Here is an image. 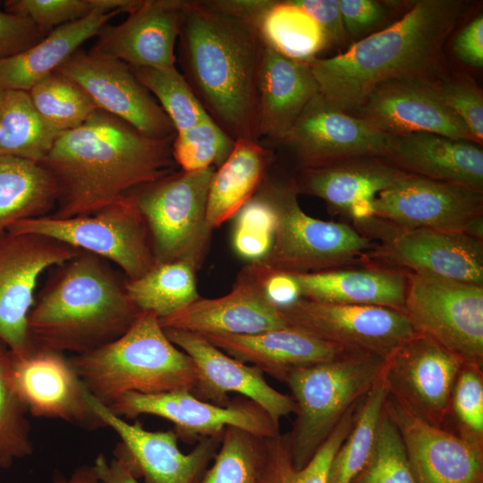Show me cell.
<instances>
[{
	"label": "cell",
	"mask_w": 483,
	"mask_h": 483,
	"mask_svg": "<svg viewBox=\"0 0 483 483\" xmlns=\"http://www.w3.org/2000/svg\"><path fill=\"white\" fill-rule=\"evenodd\" d=\"M60 134L38 112L29 91L0 90V157L40 164Z\"/></svg>",
	"instance_id": "34"
},
{
	"label": "cell",
	"mask_w": 483,
	"mask_h": 483,
	"mask_svg": "<svg viewBox=\"0 0 483 483\" xmlns=\"http://www.w3.org/2000/svg\"><path fill=\"white\" fill-rule=\"evenodd\" d=\"M45 36L30 19L0 9V59L25 51Z\"/></svg>",
	"instance_id": "49"
},
{
	"label": "cell",
	"mask_w": 483,
	"mask_h": 483,
	"mask_svg": "<svg viewBox=\"0 0 483 483\" xmlns=\"http://www.w3.org/2000/svg\"><path fill=\"white\" fill-rule=\"evenodd\" d=\"M131 68L159 103L176 132L187 130L209 116L176 65Z\"/></svg>",
	"instance_id": "41"
},
{
	"label": "cell",
	"mask_w": 483,
	"mask_h": 483,
	"mask_svg": "<svg viewBox=\"0 0 483 483\" xmlns=\"http://www.w3.org/2000/svg\"><path fill=\"white\" fill-rule=\"evenodd\" d=\"M106 407L123 419L144 414L164 418L174 424L177 437L187 444L222 435L227 427L240 428L262 438L280 433L279 425L257 403L244 397L221 406L199 399L190 390L128 392Z\"/></svg>",
	"instance_id": "14"
},
{
	"label": "cell",
	"mask_w": 483,
	"mask_h": 483,
	"mask_svg": "<svg viewBox=\"0 0 483 483\" xmlns=\"http://www.w3.org/2000/svg\"><path fill=\"white\" fill-rule=\"evenodd\" d=\"M29 93L40 115L61 133L78 128L97 109L77 83L56 71Z\"/></svg>",
	"instance_id": "40"
},
{
	"label": "cell",
	"mask_w": 483,
	"mask_h": 483,
	"mask_svg": "<svg viewBox=\"0 0 483 483\" xmlns=\"http://www.w3.org/2000/svg\"><path fill=\"white\" fill-rule=\"evenodd\" d=\"M247 267L267 299L279 309L301 298L300 286L292 274L275 270L262 261L250 263Z\"/></svg>",
	"instance_id": "50"
},
{
	"label": "cell",
	"mask_w": 483,
	"mask_h": 483,
	"mask_svg": "<svg viewBox=\"0 0 483 483\" xmlns=\"http://www.w3.org/2000/svg\"><path fill=\"white\" fill-rule=\"evenodd\" d=\"M1 90V89H0Z\"/></svg>",
	"instance_id": "57"
},
{
	"label": "cell",
	"mask_w": 483,
	"mask_h": 483,
	"mask_svg": "<svg viewBox=\"0 0 483 483\" xmlns=\"http://www.w3.org/2000/svg\"><path fill=\"white\" fill-rule=\"evenodd\" d=\"M265 44L258 29L186 0L178 37L182 74L207 114L234 140L257 139L258 91Z\"/></svg>",
	"instance_id": "3"
},
{
	"label": "cell",
	"mask_w": 483,
	"mask_h": 483,
	"mask_svg": "<svg viewBox=\"0 0 483 483\" xmlns=\"http://www.w3.org/2000/svg\"><path fill=\"white\" fill-rule=\"evenodd\" d=\"M349 38H358L380 24L386 16L383 4L374 0H338Z\"/></svg>",
	"instance_id": "51"
},
{
	"label": "cell",
	"mask_w": 483,
	"mask_h": 483,
	"mask_svg": "<svg viewBox=\"0 0 483 483\" xmlns=\"http://www.w3.org/2000/svg\"><path fill=\"white\" fill-rule=\"evenodd\" d=\"M319 25L327 47L342 45L349 38L343 22L338 0H292Z\"/></svg>",
	"instance_id": "52"
},
{
	"label": "cell",
	"mask_w": 483,
	"mask_h": 483,
	"mask_svg": "<svg viewBox=\"0 0 483 483\" xmlns=\"http://www.w3.org/2000/svg\"><path fill=\"white\" fill-rule=\"evenodd\" d=\"M172 143L97 108L80 126L62 132L40 163L56 186L49 216L91 215L173 174Z\"/></svg>",
	"instance_id": "1"
},
{
	"label": "cell",
	"mask_w": 483,
	"mask_h": 483,
	"mask_svg": "<svg viewBox=\"0 0 483 483\" xmlns=\"http://www.w3.org/2000/svg\"><path fill=\"white\" fill-rule=\"evenodd\" d=\"M120 12L96 10L78 21L61 25L33 47L0 59V89L30 91L56 71L79 47Z\"/></svg>",
	"instance_id": "31"
},
{
	"label": "cell",
	"mask_w": 483,
	"mask_h": 483,
	"mask_svg": "<svg viewBox=\"0 0 483 483\" xmlns=\"http://www.w3.org/2000/svg\"><path fill=\"white\" fill-rule=\"evenodd\" d=\"M196 267L184 260L155 264L139 278L125 281L127 294L140 311L163 319L200 296Z\"/></svg>",
	"instance_id": "35"
},
{
	"label": "cell",
	"mask_w": 483,
	"mask_h": 483,
	"mask_svg": "<svg viewBox=\"0 0 483 483\" xmlns=\"http://www.w3.org/2000/svg\"><path fill=\"white\" fill-rule=\"evenodd\" d=\"M465 362L417 332L384 359L381 374L390 397L418 419L445 428L453 386Z\"/></svg>",
	"instance_id": "12"
},
{
	"label": "cell",
	"mask_w": 483,
	"mask_h": 483,
	"mask_svg": "<svg viewBox=\"0 0 483 483\" xmlns=\"http://www.w3.org/2000/svg\"><path fill=\"white\" fill-rule=\"evenodd\" d=\"M94 469L101 483H140L125 464L117 457L108 460L99 453L94 461Z\"/></svg>",
	"instance_id": "55"
},
{
	"label": "cell",
	"mask_w": 483,
	"mask_h": 483,
	"mask_svg": "<svg viewBox=\"0 0 483 483\" xmlns=\"http://www.w3.org/2000/svg\"><path fill=\"white\" fill-rule=\"evenodd\" d=\"M89 402L106 427L120 437L114 456L120 459L142 483H196L214 459L222 435L197 442L194 448L183 453L179 438L173 429L149 431L139 422L130 423L112 412L91 394Z\"/></svg>",
	"instance_id": "19"
},
{
	"label": "cell",
	"mask_w": 483,
	"mask_h": 483,
	"mask_svg": "<svg viewBox=\"0 0 483 483\" xmlns=\"http://www.w3.org/2000/svg\"><path fill=\"white\" fill-rule=\"evenodd\" d=\"M360 402L343 415L325 443L301 469L292 462L288 432L265 438L267 460L263 483H326L331 461L351 430Z\"/></svg>",
	"instance_id": "38"
},
{
	"label": "cell",
	"mask_w": 483,
	"mask_h": 483,
	"mask_svg": "<svg viewBox=\"0 0 483 483\" xmlns=\"http://www.w3.org/2000/svg\"><path fill=\"white\" fill-rule=\"evenodd\" d=\"M9 373L33 416L59 419L89 430L106 427L89 402L90 393L64 353L37 346L24 356L9 351Z\"/></svg>",
	"instance_id": "20"
},
{
	"label": "cell",
	"mask_w": 483,
	"mask_h": 483,
	"mask_svg": "<svg viewBox=\"0 0 483 483\" xmlns=\"http://www.w3.org/2000/svg\"><path fill=\"white\" fill-rule=\"evenodd\" d=\"M28 409L17 393L9 373V349L0 340V467L6 469L17 459L33 453Z\"/></svg>",
	"instance_id": "42"
},
{
	"label": "cell",
	"mask_w": 483,
	"mask_h": 483,
	"mask_svg": "<svg viewBox=\"0 0 483 483\" xmlns=\"http://www.w3.org/2000/svg\"><path fill=\"white\" fill-rule=\"evenodd\" d=\"M465 9L460 0L415 2L401 19L344 52L308 62L319 94L352 114L385 82L430 80L442 67L444 45Z\"/></svg>",
	"instance_id": "2"
},
{
	"label": "cell",
	"mask_w": 483,
	"mask_h": 483,
	"mask_svg": "<svg viewBox=\"0 0 483 483\" xmlns=\"http://www.w3.org/2000/svg\"><path fill=\"white\" fill-rule=\"evenodd\" d=\"M258 192L271 205L276 219L272 248L261 260L269 267L296 274L369 263L377 242L346 224L306 214L293 180L263 182Z\"/></svg>",
	"instance_id": "7"
},
{
	"label": "cell",
	"mask_w": 483,
	"mask_h": 483,
	"mask_svg": "<svg viewBox=\"0 0 483 483\" xmlns=\"http://www.w3.org/2000/svg\"><path fill=\"white\" fill-rule=\"evenodd\" d=\"M266 460L265 438L227 427L212 465L196 483H263Z\"/></svg>",
	"instance_id": "39"
},
{
	"label": "cell",
	"mask_w": 483,
	"mask_h": 483,
	"mask_svg": "<svg viewBox=\"0 0 483 483\" xmlns=\"http://www.w3.org/2000/svg\"><path fill=\"white\" fill-rule=\"evenodd\" d=\"M462 436L483 443L482 366L465 362L453 386L449 419ZM448 423V422H447Z\"/></svg>",
	"instance_id": "47"
},
{
	"label": "cell",
	"mask_w": 483,
	"mask_h": 483,
	"mask_svg": "<svg viewBox=\"0 0 483 483\" xmlns=\"http://www.w3.org/2000/svg\"><path fill=\"white\" fill-rule=\"evenodd\" d=\"M392 139L368 121L333 106L318 92L277 143L293 154L299 169H307L359 157L384 159Z\"/></svg>",
	"instance_id": "18"
},
{
	"label": "cell",
	"mask_w": 483,
	"mask_h": 483,
	"mask_svg": "<svg viewBox=\"0 0 483 483\" xmlns=\"http://www.w3.org/2000/svg\"><path fill=\"white\" fill-rule=\"evenodd\" d=\"M455 55L464 64L483 66V16H477L464 26L453 41Z\"/></svg>",
	"instance_id": "53"
},
{
	"label": "cell",
	"mask_w": 483,
	"mask_h": 483,
	"mask_svg": "<svg viewBox=\"0 0 483 483\" xmlns=\"http://www.w3.org/2000/svg\"><path fill=\"white\" fill-rule=\"evenodd\" d=\"M352 114L391 136L428 132L477 142L466 124L443 102L430 80L385 82Z\"/></svg>",
	"instance_id": "23"
},
{
	"label": "cell",
	"mask_w": 483,
	"mask_h": 483,
	"mask_svg": "<svg viewBox=\"0 0 483 483\" xmlns=\"http://www.w3.org/2000/svg\"><path fill=\"white\" fill-rule=\"evenodd\" d=\"M55 483H101V481L93 465H80L68 479L59 478Z\"/></svg>",
	"instance_id": "56"
},
{
	"label": "cell",
	"mask_w": 483,
	"mask_h": 483,
	"mask_svg": "<svg viewBox=\"0 0 483 483\" xmlns=\"http://www.w3.org/2000/svg\"><path fill=\"white\" fill-rule=\"evenodd\" d=\"M403 172L379 157H359L299 169L292 179L298 193L323 199L335 213L347 214L358 200L374 198Z\"/></svg>",
	"instance_id": "30"
},
{
	"label": "cell",
	"mask_w": 483,
	"mask_h": 483,
	"mask_svg": "<svg viewBox=\"0 0 483 483\" xmlns=\"http://www.w3.org/2000/svg\"><path fill=\"white\" fill-rule=\"evenodd\" d=\"M139 0H10L4 10L30 19L45 35L96 10L126 12Z\"/></svg>",
	"instance_id": "44"
},
{
	"label": "cell",
	"mask_w": 483,
	"mask_h": 483,
	"mask_svg": "<svg viewBox=\"0 0 483 483\" xmlns=\"http://www.w3.org/2000/svg\"><path fill=\"white\" fill-rule=\"evenodd\" d=\"M351 483H416L399 429L385 408L373 451Z\"/></svg>",
	"instance_id": "45"
},
{
	"label": "cell",
	"mask_w": 483,
	"mask_h": 483,
	"mask_svg": "<svg viewBox=\"0 0 483 483\" xmlns=\"http://www.w3.org/2000/svg\"><path fill=\"white\" fill-rule=\"evenodd\" d=\"M211 8L246 21L257 29L274 0H204Z\"/></svg>",
	"instance_id": "54"
},
{
	"label": "cell",
	"mask_w": 483,
	"mask_h": 483,
	"mask_svg": "<svg viewBox=\"0 0 483 483\" xmlns=\"http://www.w3.org/2000/svg\"><path fill=\"white\" fill-rule=\"evenodd\" d=\"M273 160V152L252 139H237L233 149L211 178L207 219L211 228L233 218L257 193Z\"/></svg>",
	"instance_id": "32"
},
{
	"label": "cell",
	"mask_w": 483,
	"mask_h": 483,
	"mask_svg": "<svg viewBox=\"0 0 483 483\" xmlns=\"http://www.w3.org/2000/svg\"><path fill=\"white\" fill-rule=\"evenodd\" d=\"M164 330L170 341L192 360L197 382L191 392L199 399L225 406L231 402L229 394H239L261 407L277 425L282 418L295 412L292 397L272 387L257 367L226 354L200 334Z\"/></svg>",
	"instance_id": "21"
},
{
	"label": "cell",
	"mask_w": 483,
	"mask_h": 483,
	"mask_svg": "<svg viewBox=\"0 0 483 483\" xmlns=\"http://www.w3.org/2000/svg\"><path fill=\"white\" fill-rule=\"evenodd\" d=\"M159 321L163 328L200 335H252L291 326L281 309L267 299L247 267L228 293L211 299L199 297Z\"/></svg>",
	"instance_id": "25"
},
{
	"label": "cell",
	"mask_w": 483,
	"mask_h": 483,
	"mask_svg": "<svg viewBox=\"0 0 483 483\" xmlns=\"http://www.w3.org/2000/svg\"><path fill=\"white\" fill-rule=\"evenodd\" d=\"M399 170L483 192L482 145L417 132L393 136L384 158Z\"/></svg>",
	"instance_id": "27"
},
{
	"label": "cell",
	"mask_w": 483,
	"mask_h": 483,
	"mask_svg": "<svg viewBox=\"0 0 483 483\" xmlns=\"http://www.w3.org/2000/svg\"><path fill=\"white\" fill-rule=\"evenodd\" d=\"M202 335L226 354L284 383L297 368L331 360L347 352L293 326L252 335Z\"/></svg>",
	"instance_id": "26"
},
{
	"label": "cell",
	"mask_w": 483,
	"mask_h": 483,
	"mask_svg": "<svg viewBox=\"0 0 483 483\" xmlns=\"http://www.w3.org/2000/svg\"><path fill=\"white\" fill-rule=\"evenodd\" d=\"M56 72L77 83L98 109L147 136L174 139L171 120L124 62L79 49Z\"/></svg>",
	"instance_id": "17"
},
{
	"label": "cell",
	"mask_w": 483,
	"mask_h": 483,
	"mask_svg": "<svg viewBox=\"0 0 483 483\" xmlns=\"http://www.w3.org/2000/svg\"><path fill=\"white\" fill-rule=\"evenodd\" d=\"M70 360L90 394L106 406L128 392L191 391L197 382L192 360L148 311H140L116 340Z\"/></svg>",
	"instance_id": "5"
},
{
	"label": "cell",
	"mask_w": 483,
	"mask_h": 483,
	"mask_svg": "<svg viewBox=\"0 0 483 483\" xmlns=\"http://www.w3.org/2000/svg\"><path fill=\"white\" fill-rule=\"evenodd\" d=\"M384 359L347 351L327 361L292 370L285 380L295 402V419L288 432L292 462L305 466L343 415L373 386Z\"/></svg>",
	"instance_id": "6"
},
{
	"label": "cell",
	"mask_w": 483,
	"mask_h": 483,
	"mask_svg": "<svg viewBox=\"0 0 483 483\" xmlns=\"http://www.w3.org/2000/svg\"><path fill=\"white\" fill-rule=\"evenodd\" d=\"M373 217L395 228L466 233L483 217V192L402 173L373 199Z\"/></svg>",
	"instance_id": "16"
},
{
	"label": "cell",
	"mask_w": 483,
	"mask_h": 483,
	"mask_svg": "<svg viewBox=\"0 0 483 483\" xmlns=\"http://www.w3.org/2000/svg\"><path fill=\"white\" fill-rule=\"evenodd\" d=\"M302 298L338 304L382 306L402 310L407 272L379 264L292 274Z\"/></svg>",
	"instance_id": "29"
},
{
	"label": "cell",
	"mask_w": 483,
	"mask_h": 483,
	"mask_svg": "<svg viewBox=\"0 0 483 483\" xmlns=\"http://www.w3.org/2000/svg\"><path fill=\"white\" fill-rule=\"evenodd\" d=\"M56 199L55 182L40 164L0 157V235L17 221L48 215Z\"/></svg>",
	"instance_id": "33"
},
{
	"label": "cell",
	"mask_w": 483,
	"mask_h": 483,
	"mask_svg": "<svg viewBox=\"0 0 483 483\" xmlns=\"http://www.w3.org/2000/svg\"><path fill=\"white\" fill-rule=\"evenodd\" d=\"M291 326L351 352L385 359L418 331L402 310L300 298L282 308Z\"/></svg>",
	"instance_id": "15"
},
{
	"label": "cell",
	"mask_w": 483,
	"mask_h": 483,
	"mask_svg": "<svg viewBox=\"0 0 483 483\" xmlns=\"http://www.w3.org/2000/svg\"><path fill=\"white\" fill-rule=\"evenodd\" d=\"M356 229L380 240L369 262L404 271L483 285V241L464 233L402 229L375 217Z\"/></svg>",
	"instance_id": "10"
},
{
	"label": "cell",
	"mask_w": 483,
	"mask_h": 483,
	"mask_svg": "<svg viewBox=\"0 0 483 483\" xmlns=\"http://www.w3.org/2000/svg\"><path fill=\"white\" fill-rule=\"evenodd\" d=\"M385 411L399 429L416 483H482L483 443L418 419L389 395Z\"/></svg>",
	"instance_id": "22"
},
{
	"label": "cell",
	"mask_w": 483,
	"mask_h": 483,
	"mask_svg": "<svg viewBox=\"0 0 483 483\" xmlns=\"http://www.w3.org/2000/svg\"><path fill=\"white\" fill-rule=\"evenodd\" d=\"M185 6L186 0H139L123 21L100 30L90 51L131 67L174 66Z\"/></svg>",
	"instance_id": "24"
},
{
	"label": "cell",
	"mask_w": 483,
	"mask_h": 483,
	"mask_svg": "<svg viewBox=\"0 0 483 483\" xmlns=\"http://www.w3.org/2000/svg\"><path fill=\"white\" fill-rule=\"evenodd\" d=\"M56 268L29 314L37 347L90 352L123 335L140 312L107 260L80 251Z\"/></svg>",
	"instance_id": "4"
},
{
	"label": "cell",
	"mask_w": 483,
	"mask_h": 483,
	"mask_svg": "<svg viewBox=\"0 0 483 483\" xmlns=\"http://www.w3.org/2000/svg\"><path fill=\"white\" fill-rule=\"evenodd\" d=\"M443 102L466 124L476 140H483V96L481 90L464 77L435 82Z\"/></svg>",
	"instance_id": "48"
},
{
	"label": "cell",
	"mask_w": 483,
	"mask_h": 483,
	"mask_svg": "<svg viewBox=\"0 0 483 483\" xmlns=\"http://www.w3.org/2000/svg\"><path fill=\"white\" fill-rule=\"evenodd\" d=\"M318 93L308 63L287 58L266 46L258 80V141L279 142Z\"/></svg>",
	"instance_id": "28"
},
{
	"label": "cell",
	"mask_w": 483,
	"mask_h": 483,
	"mask_svg": "<svg viewBox=\"0 0 483 483\" xmlns=\"http://www.w3.org/2000/svg\"><path fill=\"white\" fill-rule=\"evenodd\" d=\"M80 250L49 237L5 232L0 235V340L17 356L36 348L28 318L41 275Z\"/></svg>",
	"instance_id": "13"
},
{
	"label": "cell",
	"mask_w": 483,
	"mask_h": 483,
	"mask_svg": "<svg viewBox=\"0 0 483 483\" xmlns=\"http://www.w3.org/2000/svg\"><path fill=\"white\" fill-rule=\"evenodd\" d=\"M6 232L55 239L117 265L128 280L156 264L149 232L133 192L87 216L55 218L49 215L17 221Z\"/></svg>",
	"instance_id": "9"
},
{
	"label": "cell",
	"mask_w": 483,
	"mask_h": 483,
	"mask_svg": "<svg viewBox=\"0 0 483 483\" xmlns=\"http://www.w3.org/2000/svg\"><path fill=\"white\" fill-rule=\"evenodd\" d=\"M387 396L380 371L361 400L354 423L331 461L326 483H351L364 467L377 440Z\"/></svg>",
	"instance_id": "37"
},
{
	"label": "cell",
	"mask_w": 483,
	"mask_h": 483,
	"mask_svg": "<svg viewBox=\"0 0 483 483\" xmlns=\"http://www.w3.org/2000/svg\"><path fill=\"white\" fill-rule=\"evenodd\" d=\"M215 169L173 173L133 191L156 264L184 260L199 267L213 230L207 204Z\"/></svg>",
	"instance_id": "8"
},
{
	"label": "cell",
	"mask_w": 483,
	"mask_h": 483,
	"mask_svg": "<svg viewBox=\"0 0 483 483\" xmlns=\"http://www.w3.org/2000/svg\"><path fill=\"white\" fill-rule=\"evenodd\" d=\"M235 140L210 116L176 132L172 143L174 159L185 172L219 167L233 149Z\"/></svg>",
	"instance_id": "43"
},
{
	"label": "cell",
	"mask_w": 483,
	"mask_h": 483,
	"mask_svg": "<svg viewBox=\"0 0 483 483\" xmlns=\"http://www.w3.org/2000/svg\"><path fill=\"white\" fill-rule=\"evenodd\" d=\"M258 30L265 46L295 61L308 63L327 47L317 21L292 0H274Z\"/></svg>",
	"instance_id": "36"
},
{
	"label": "cell",
	"mask_w": 483,
	"mask_h": 483,
	"mask_svg": "<svg viewBox=\"0 0 483 483\" xmlns=\"http://www.w3.org/2000/svg\"><path fill=\"white\" fill-rule=\"evenodd\" d=\"M407 272L403 312L464 361L483 363V285Z\"/></svg>",
	"instance_id": "11"
},
{
	"label": "cell",
	"mask_w": 483,
	"mask_h": 483,
	"mask_svg": "<svg viewBox=\"0 0 483 483\" xmlns=\"http://www.w3.org/2000/svg\"><path fill=\"white\" fill-rule=\"evenodd\" d=\"M232 246L237 256L254 263L269 253L275 232L273 208L258 191L235 215Z\"/></svg>",
	"instance_id": "46"
}]
</instances>
